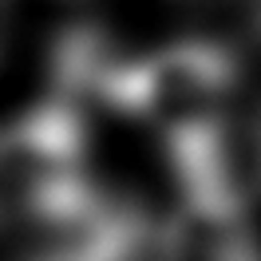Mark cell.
I'll list each match as a JSON object with an SVG mask.
<instances>
[{"instance_id": "6da1fadb", "label": "cell", "mask_w": 261, "mask_h": 261, "mask_svg": "<svg viewBox=\"0 0 261 261\" xmlns=\"http://www.w3.org/2000/svg\"><path fill=\"white\" fill-rule=\"evenodd\" d=\"M233 56L206 40H186L147 60H115L95 95L119 111L147 119L159 139H178L226 123V99L233 91Z\"/></svg>"}, {"instance_id": "7a4b0ae2", "label": "cell", "mask_w": 261, "mask_h": 261, "mask_svg": "<svg viewBox=\"0 0 261 261\" xmlns=\"http://www.w3.org/2000/svg\"><path fill=\"white\" fill-rule=\"evenodd\" d=\"M87 182V127L71 99L40 103L0 127V218L28 222Z\"/></svg>"}]
</instances>
